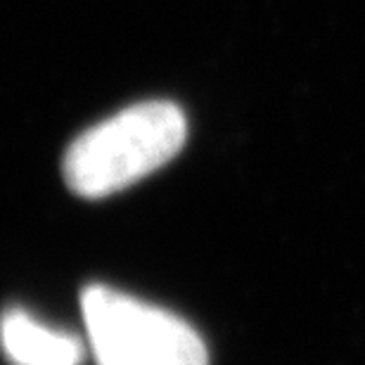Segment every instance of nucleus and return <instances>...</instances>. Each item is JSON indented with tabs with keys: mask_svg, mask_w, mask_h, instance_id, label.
I'll return each instance as SVG.
<instances>
[{
	"mask_svg": "<svg viewBox=\"0 0 365 365\" xmlns=\"http://www.w3.org/2000/svg\"><path fill=\"white\" fill-rule=\"evenodd\" d=\"M81 311L98 365H209L207 344L192 325L126 292L91 284Z\"/></svg>",
	"mask_w": 365,
	"mask_h": 365,
	"instance_id": "f03ea898",
	"label": "nucleus"
},
{
	"mask_svg": "<svg viewBox=\"0 0 365 365\" xmlns=\"http://www.w3.org/2000/svg\"><path fill=\"white\" fill-rule=\"evenodd\" d=\"M0 346L12 365H81L86 354L76 334L43 325L21 309L0 318Z\"/></svg>",
	"mask_w": 365,
	"mask_h": 365,
	"instance_id": "7ed1b4c3",
	"label": "nucleus"
},
{
	"mask_svg": "<svg viewBox=\"0 0 365 365\" xmlns=\"http://www.w3.org/2000/svg\"><path fill=\"white\" fill-rule=\"evenodd\" d=\"M187 140V119L176 102L150 100L83 130L64 155L71 192L100 200L162 169Z\"/></svg>",
	"mask_w": 365,
	"mask_h": 365,
	"instance_id": "f257e3e1",
	"label": "nucleus"
}]
</instances>
